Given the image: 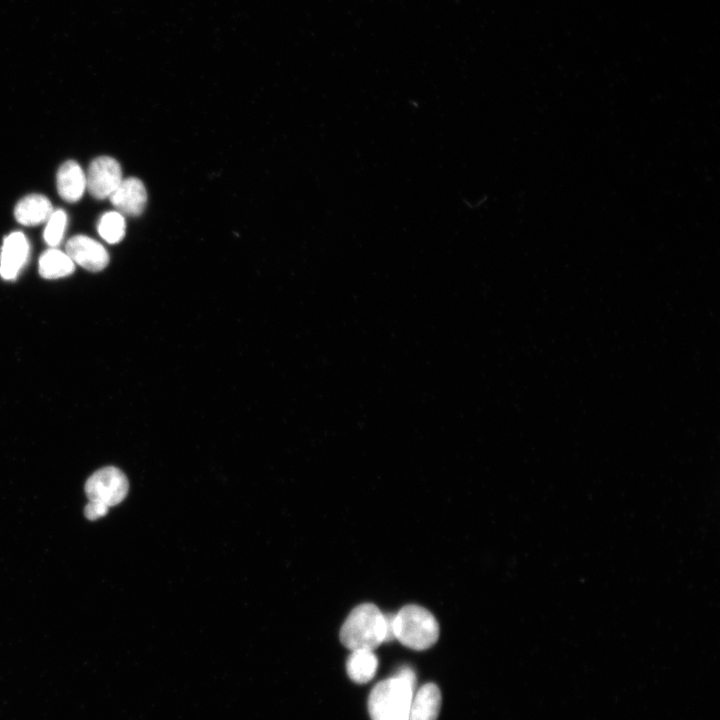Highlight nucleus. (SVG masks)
Masks as SVG:
<instances>
[{
  "label": "nucleus",
  "instance_id": "nucleus-1",
  "mask_svg": "<svg viewBox=\"0 0 720 720\" xmlns=\"http://www.w3.org/2000/svg\"><path fill=\"white\" fill-rule=\"evenodd\" d=\"M386 618L372 603L356 606L340 629L341 643L350 650H374L386 637Z\"/></svg>",
  "mask_w": 720,
  "mask_h": 720
},
{
  "label": "nucleus",
  "instance_id": "nucleus-2",
  "mask_svg": "<svg viewBox=\"0 0 720 720\" xmlns=\"http://www.w3.org/2000/svg\"><path fill=\"white\" fill-rule=\"evenodd\" d=\"M394 637L413 650H425L436 643L439 625L433 614L419 605L402 607L393 620Z\"/></svg>",
  "mask_w": 720,
  "mask_h": 720
},
{
  "label": "nucleus",
  "instance_id": "nucleus-3",
  "mask_svg": "<svg viewBox=\"0 0 720 720\" xmlns=\"http://www.w3.org/2000/svg\"><path fill=\"white\" fill-rule=\"evenodd\" d=\"M414 688L395 675L377 683L368 698L371 720H409Z\"/></svg>",
  "mask_w": 720,
  "mask_h": 720
},
{
  "label": "nucleus",
  "instance_id": "nucleus-4",
  "mask_svg": "<svg viewBox=\"0 0 720 720\" xmlns=\"http://www.w3.org/2000/svg\"><path fill=\"white\" fill-rule=\"evenodd\" d=\"M128 488L126 475L114 466H106L95 471L85 483L88 500L103 503L108 507L122 502L128 493Z\"/></svg>",
  "mask_w": 720,
  "mask_h": 720
},
{
  "label": "nucleus",
  "instance_id": "nucleus-5",
  "mask_svg": "<svg viewBox=\"0 0 720 720\" xmlns=\"http://www.w3.org/2000/svg\"><path fill=\"white\" fill-rule=\"evenodd\" d=\"M122 180L120 164L112 157L100 156L89 165L86 188L96 199L109 198Z\"/></svg>",
  "mask_w": 720,
  "mask_h": 720
},
{
  "label": "nucleus",
  "instance_id": "nucleus-6",
  "mask_svg": "<svg viewBox=\"0 0 720 720\" xmlns=\"http://www.w3.org/2000/svg\"><path fill=\"white\" fill-rule=\"evenodd\" d=\"M65 251L74 264L92 272L103 270L109 263V254L104 246L86 235L71 237Z\"/></svg>",
  "mask_w": 720,
  "mask_h": 720
},
{
  "label": "nucleus",
  "instance_id": "nucleus-7",
  "mask_svg": "<svg viewBox=\"0 0 720 720\" xmlns=\"http://www.w3.org/2000/svg\"><path fill=\"white\" fill-rule=\"evenodd\" d=\"M30 244L27 237L20 231L7 235L0 252V276L5 280H13L27 262Z\"/></svg>",
  "mask_w": 720,
  "mask_h": 720
},
{
  "label": "nucleus",
  "instance_id": "nucleus-8",
  "mask_svg": "<svg viewBox=\"0 0 720 720\" xmlns=\"http://www.w3.org/2000/svg\"><path fill=\"white\" fill-rule=\"evenodd\" d=\"M109 199L120 214L138 216L145 209L147 192L138 178L130 177L122 180Z\"/></svg>",
  "mask_w": 720,
  "mask_h": 720
},
{
  "label": "nucleus",
  "instance_id": "nucleus-9",
  "mask_svg": "<svg viewBox=\"0 0 720 720\" xmlns=\"http://www.w3.org/2000/svg\"><path fill=\"white\" fill-rule=\"evenodd\" d=\"M56 183L58 193L63 200L76 202L85 192L86 175L76 161L68 160L59 167Z\"/></svg>",
  "mask_w": 720,
  "mask_h": 720
},
{
  "label": "nucleus",
  "instance_id": "nucleus-10",
  "mask_svg": "<svg viewBox=\"0 0 720 720\" xmlns=\"http://www.w3.org/2000/svg\"><path fill=\"white\" fill-rule=\"evenodd\" d=\"M53 211V206L46 196L30 194L16 204L14 216L22 225L35 226L46 222Z\"/></svg>",
  "mask_w": 720,
  "mask_h": 720
},
{
  "label": "nucleus",
  "instance_id": "nucleus-11",
  "mask_svg": "<svg viewBox=\"0 0 720 720\" xmlns=\"http://www.w3.org/2000/svg\"><path fill=\"white\" fill-rule=\"evenodd\" d=\"M441 708V692L437 685L427 683L413 694L409 720H436Z\"/></svg>",
  "mask_w": 720,
  "mask_h": 720
},
{
  "label": "nucleus",
  "instance_id": "nucleus-12",
  "mask_svg": "<svg viewBox=\"0 0 720 720\" xmlns=\"http://www.w3.org/2000/svg\"><path fill=\"white\" fill-rule=\"evenodd\" d=\"M38 269L42 278L58 279L71 275L75 264L65 252L51 247L41 254Z\"/></svg>",
  "mask_w": 720,
  "mask_h": 720
},
{
  "label": "nucleus",
  "instance_id": "nucleus-13",
  "mask_svg": "<svg viewBox=\"0 0 720 720\" xmlns=\"http://www.w3.org/2000/svg\"><path fill=\"white\" fill-rule=\"evenodd\" d=\"M377 668L378 660L372 650H353L346 662L349 678L358 684L370 681L375 676Z\"/></svg>",
  "mask_w": 720,
  "mask_h": 720
},
{
  "label": "nucleus",
  "instance_id": "nucleus-14",
  "mask_svg": "<svg viewBox=\"0 0 720 720\" xmlns=\"http://www.w3.org/2000/svg\"><path fill=\"white\" fill-rule=\"evenodd\" d=\"M98 233L106 242L115 244L120 242L126 230L125 219L117 211L104 213L98 222Z\"/></svg>",
  "mask_w": 720,
  "mask_h": 720
},
{
  "label": "nucleus",
  "instance_id": "nucleus-15",
  "mask_svg": "<svg viewBox=\"0 0 720 720\" xmlns=\"http://www.w3.org/2000/svg\"><path fill=\"white\" fill-rule=\"evenodd\" d=\"M67 226V214L62 209L54 210L46 221L43 237L52 248L62 241Z\"/></svg>",
  "mask_w": 720,
  "mask_h": 720
},
{
  "label": "nucleus",
  "instance_id": "nucleus-16",
  "mask_svg": "<svg viewBox=\"0 0 720 720\" xmlns=\"http://www.w3.org/2000/svg\"><path fill=\"white\" fill-rule=\"evenodd\" d=\"M109 507L103 503L89 501L84 508V515L89 520H96L107 514Z\"/></svg>",
  "mask_w": 720,
  "mask_h": 720
},
{
  "label": "nucleus",
  "instance_id": "nucleus-17",
  "mask_svg": "<svg viewBox=\"0 0 720 720\" xmlns=\"http://www.w3.org/2000/svg\"><path fill=\"white\" fill-rule=\"evenodd\" d=\"M397 676L404 679L407 683H409L414 689L416 686V675L414 670L410 666H402L398 672L396 673Z\"/></svg>",
  "mask_w": 720,
  "mask_h": 720
}]
</instances>
